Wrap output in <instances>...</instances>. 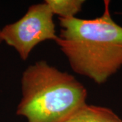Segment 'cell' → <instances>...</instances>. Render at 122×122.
Segmentation results:
<instances>
[{
  "mask_svg": "<svg viewBox=\"0 0 122 122\" xmlns=\"http://www.w3.org/2000/svg\"><path fill=\"white\" fill-rule=\"evenodd\" d=\"M63 122H122V119L110 108L86 103Z\"/></svg>",
  "mask_w": 122,
  "mask_h": 122,
  "instance_id": "obj_4",
  "label": "cell"
},
{
  "mask_svg": "<svg viewBox=\"0 0 122 122\" xmlns=\"http://www.w3.org/2000/svg\"><path fill=\"white\" fill-rule=\"evenodd\" d=\"M53 16L45 1L31 5L22 18L1 29L2 40L16 51L22 60L26 61L38 44L48 40L56 41Z\"/></svg>",
  "mask_w": 122,
  "mask_h": 122,
  "instance_id": "obj_3",
  "label": "cell"
},
{
  "mask_svg": "<svg viewBox=\"0 0 122 122\" xmlns=\"http://www.w3.org/2000/svg\"><path fill=\"white\" fill-rule=\"evenodd\" d=\"M55 41L75 73L97 84L106 83L122 68V26L113 19L110 1L94 19L59 18Z\"/></svg>",
  "mask_w": 122,
  "mask_h": 122,
  "instance_id": "obj_1",
  "label": "cell"
},
{
  "mask_svg": "<svg viewBox=\"0 0 122 122\" xmlns=\"http://www.w3.org/2000/svg\"><path fill=\"white\" fill-rule=\"evenodd\" d=\"M54 15L59 18H70L81 11L84 0H46Z\"/></svg>",
  "mask_w": 122,
  "mask_h": 122,
  "instance_id": "obj_5",
  "label": "cell"
},
{
  "mask_svg": "<svg viewBox=\"0 0 122 122\" xmlns=\"http://www.w3.org/2000/svg\"><path fill=\"white\" fill-rule=\"evenodd\" d=\"M20 81L22 98L16 114L27 122H63L86 104L83 84L46 61L29 66Z\"/></svg>",
  "mask_w": 122,
  "mask_h": 122,
  "instance_id": "obj_2",
  "label": "cell"
},
{
  "mask_svg": "<svg viewBox=\"0 0 122 122\" xmlns=\"http://www.w3.org/2000/svg\"><path fill=\"white\" fill-rule=\"evenodd\" d=\"M3 42V40H2V38H1V29H0V45Z\"/></svg>",
  "mask_w": 122,
  "mask_h": 122,
  "instance_id": "obj_6",
  "label": "cell"
}]
</instances>
